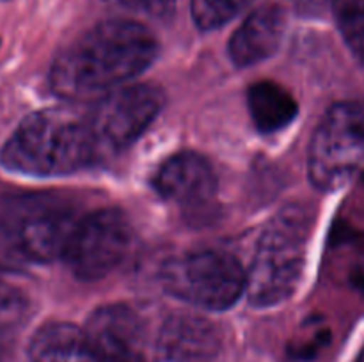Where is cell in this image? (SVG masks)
Here are the masks:
<instances>
[{
    "label": "cell",
    "mask_w": 364,
    "mask_h": 362,
    "mask_svg": "<svg viewBox=\"0 0 364 362\" xmlns=\"http://www.w3.org/2000/svg\"><path fill=\"white\" fill-rule=\"evenodd\" d=\"M159 55V41L144 25L107 20L64 50L50 71V87L66 99L102 96L139 77Z\"/></svg>",
    "instance_id": "cell-1"
},
{
    "label": "cell",
    "mask_w": 364,
    "mask_h": 362,
    "mask_svg": "<svg viewBox=\"0 0 364 362\" xmlns=\"http://www.w3.org/2000/svg\"><path fill=\"white\" fill-rule=\"evenodd\" d=\"M100 156L89 117L70 109H46L25 117L0 151L7 170L36 177L75 174Z\"/></svg>",
    "instance_id": "cell-2"
},
{
    "label": "cell",
    "mask_w": 364,
    "mask_h": 362,
    "mask_svg": "<svg viewBox=\"0 0 364 362\" xmlns=\"http://www.w3.org/2000/svg\"><path fill=\"white\" fill-rule=\"evenodd\" d=\"M73 202L57 194L0 197V252L28 263L64 259L80 224Z\"/></svg>",
    "instance_id": "cell-3"
},
{
    "label": "cell",
    "mask_w": 364,
    "mask_h": 362,
    "mask_svg": "<svg viewBox=\"0 0 364 362\" xmlns=\"http://www.w3.org/2000/svg\"><path fill=\"white\" fill-rule=\"evenodd\" d=\"M311 215L301 204L281 208L267 222L247 272L249 302L272 307L294 295L306 265Z\"/></svg>",
    "instance_id": "cell-4"
},
{
    "label": "cell",
    "mask_w": 364,
    "mask_h": 362,
    "mask_svg": "<svg viewBox=\"0 0 364 362\" xmlns=\"http://www.w3.org/2000/svg\"><path fill=\"white\" fill-rule=\"evenodd\" d=\"M162 286L174 298L208 311L233 307L247 290V272L235 256L220 251L191 252L166 263Z\"/></svg>",
    "instance_id": "cell-5"
},
{
    "label": "cell",
    "mask_w": 364,
    "mask_h": 362,
    "mask_svg": "<svg viewBox=\"0 0 364 362\" xmlns=\"http://www.w3.org/2000/svg\"><path fill=\"white\" fill-rule=\"evenodd\" d=\"M364 163V105L336 103L327 110L309 146V181L318 190L343 187Z\"/></svg>",
    "instance_id": "cell-6"
},
{
    "label": "cell",
    "mask_w": 364,
    "mask_h": 362,
    "mask_svg": "<svg viewBox=\"0 0 364 362\" xmlns=\"http://www.w3.org/2000/svg\"><path fill=\"white\" fill-rule=\"evenodd\" d=\"M166 94L156 85L135 84L103 96L87 114L98 153H119L130 148L156 119Z\"/></svg>",
    "instance_id": "cell-7"
},
{
    "label": "cell",
    "mask_w": 364,
    "mask_h": 362,
    "mask_svg": "<svg viewBox=\"0 0 364 362\" xmlns=\"http://www.w3.org/2000/svg\"><path fill=\"white\" fill-rule=\"evenodd\" d=\"M134 241L130 220L119 209H100L82 216L64 254L73 275L80 280H100L127 259Z\"/></svg>",
    "instance_id": "cell-8"
},
{
    "label": "cell",
    "mask_w": 364,
    "mask_h": 362,
    "mask_svg": "<svg viewBox=\"0 0 364 362\" xmlns=\"http://www.w3.org/2000/svg\"><path fill=\"white\" fill-rule=\"evenodd\" d=\"M223 346L219 329L192 312H174L160 327L153 362H215Z\"/></svg>",
    "instance_id": "cell-9"
},
{
    "label": "cell",
    "mask_w": 364,
    "mask_h": 362,
    "mask_svg": "<svg viewBox=\"0 0 364 362\" xmlns=\"http://www.w3.org/2000/svg\"><path fill=\"white\" fill-rule=\"evenodd\" d=\"M85 332L100 362H146L141 319L128 305L98 307L89 316Z\"/></svg>",
    "instance_id": "cell-10"
},
{
    "label": "cell",
    "mask_w": 364,
    "mask_h": 362,
    "mask_svg": "<svg viewBox=\"0 0 364 362\" xmlns=\"http://www.w3.org/2000/svg\"><path fill=\"white\" fill-rule=\"evenodd\" d=\"M153 187L166 201L183 208H198L213 199L217 176L205 156L183 151L160 165L153 177Z\"/></svg>",
    "instance_id": "cell-11"
},
{
    "label": "cell",
    "mask_w": 364,
    "mask_h": 362,
    "mask_svg": "<svg viewBox=\"0 0 364 362\" xmlns=\"http://www.w3.org/2000/svg\"><path fill=\"white\" fill-rule=\"evenodd\" d=\"M287 18L279 6H262L252 11L231 35L228 53L237 67L263 62L279 50Z\"/></svg>",
    "instance_id": "cell-12"
},
{
    "label": "cell",
    "mask_w": 364,
    "mask_h": 362,
    "mask_svg": "<svg viewBox=\"0 0 364 362\" xmlns=\"http://www.w3.org/2000/svg\"><path fill=\"white\" fill-rule=\"evenodd\" d=\"M32 362H100L85 329L73 323H48L34 334Z\"/></svg>",
    "instance_id": "cell-13"
},
{
    "label": "cell",
    "mask_w": 364,
    "mask_h": 362,
    "mask_svg": "<svg viewBox=\"0 0 364 362\" xmlns=\"http://www.w3.org/2000/svg\"><path fill=\"white\" fill-rule=\"evenodd\" d=\"M247 106L259 133H276L297 117L299 105L294 96L272 80L256 82L247 91Z\"/></svg>",
    "instance_id": "cell-14"
},
{
    "label": "cell",
    "mask_w": 364,
    "mask_h": 362,
    "mask_svg": "<svg viewBox=\"0 0 364 362\" xmlns=\"http://www.w3.org/2000/svg\"><path fill=\"white\" fill-rule=\"evenodd\" d=\"M333 9L345 43L364 64V0H333Z\"/></svg>",
    "instance_id": "cell-15"
},
{
    "label": "cell",
    "mask_w": 364,
    "mask_h": 362,
    "mask_svg": "<svg viewBox=\"0 0 364 362\" xmlns=\"http://www.w3.org/2000/svg\"><path fill=\"white\" fill-rule=\"evenodd\" d=\"M251 0H192L191 9L201 31H215L237 18Z\"/></svg>",
    "instance_id": "cell-16"
},
{
    "label": "cell",
    "mask_w": 364,
    "mask_h": 362,
    "mask_svg": "<svg viewBox=\"0 0 364 362\" xmlns=\"http://www.w3.org/2000/svg\"><path fill=\"white\" fill-rule=\"evenodd\" d=\"M128 13L142 14L151 20H167L174 13L176 0H110Z\"/></svg>",
    "instance_id": "cell-17"
},
{
    "label": "cell",
    "mask_w": 364,
    "mask_h": 362,
    "mask_svg": "<svg viewBox=\"0 0 364 362\" xmlns=\"http://www.w3.org/2000/svg\"><path fill=\"white\" fill-rule=\"evenodd\" d=\"M294 4L295 9L302 14H320L323 9H326L329 4H333V0H290Z\"/></svg>",
    "instance_id": "cell-18"
},
{
    "label": "cell",
    "mask_w": 364,
    "mask_h": 362,
    "mask_svg": "<svg viewBox=\"0 0 364 362\" xmlns=\"http://www.w3.org/2000/svg\"><path fill=\"white\" fill-rule=\"evenodd\" d=\"M350 280L359 291L364 293V258L359 263H355V266L350 272Z\"/></svg>",
    "instance_id": "cell-19"
},
{
    "label": "cell",
    "mask_w": 364,
    "mask_h": 362,
    "mask_svg": "<svg viewBox=\"0 0 364 362\" xmlns=\"http://www.w3.org/2000/svg\"><path fill=\"white\" fill-rule=\"evenodd\" d=\"M355 362H364V348H363V351H361V353H359L358 361H355Z\"/></svg>",
    "instance_id": "cell-20"
},
{
    "label": "cell",
    "mask_w": 364,
    "mask_h": 362,
    "mask_svg": "<svg viewBox=\"0 0 364 362\" xmlns=\"http://www.w3.org/2000/svg\"><path fill=\"white\" fill-rule=\"evenodd\" d=\"M0 361H2V339H0Z\"/></svg>",
    "instance_id": "cell-21"
},
{
    "label": "cell",
    "mask_w": 364,
    "mask_h": 362,
    "mask_svg": "<svg viewBox=\"0 0 364 362\" xmlns=\"http://www.w3.org/2000/svg\"><path fill=\"white\" fill-rule=\"evenodd\" d=\"M0 290H2V284H0Z\"/></svg>",
    "instance_id": "cell-22"
}]
</instances>
